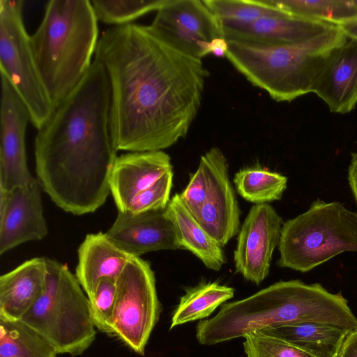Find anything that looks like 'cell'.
I'll use <instances>...</instances> for the list:
<instances>
[{"label": "cell", "instance_id": "1", "mask_svg": "<svg viewBox=\"0 0 357 357\" xmlns=\"http://www.w3.org/2000/svg\"><path fill=\"white\" fill-rule=\"evenodd\" d=\"M95 59L109 78L118 150L162 151L187 135L209 76L202 60L171 47L149 25L134 23L104 31Z\"/></svg>", "mask_w": 357, "mask_h": 357}, {"label": "cell", "instance_id": "2", "mask_svg": "<svg viewBox=\"0 0 357 357\" xmlns=\"http://www.w3.org/2000/svg\"><path fill=\"white\" fill-rule=\"evenodd\" d=\"M37 130V180L52 202L76 215L103 205L111 193L110 175L119 150L112 126L109 81L100 61H93Z\"/></svg>", "mask_w": 357, "mask_h": 357}, {"label": "cell", "instance_id": "3", "mask_svg": "<svg viewBox=\"0 0 357 357\" xmlns=\"http://www.w3.org/2000/svg\"><path fill=\"white\" fill-rule=\"evenodd\" d=\"M352 312L341 292L333 294L319 283L280 281L241 300L222 305L213 318L200 321L196 337L213 345L272 326L303 322L349 327Z\"/></svg>", "mask_w": 357, "mask_h": 357}, {"label": "cell", "instance_id": "4", "mask_svg": "<svg viewBox=\"0 0 357 357\" xmlns=\"http://www.w3.org/2000/svg\"><path fill=\"white\" fill-rule=\"evenodd\" d=\"M91 1L50 0L30 46L54 107L79 83L92 64L98 42Z\"/></svg>", "mask_w": 357, "mask_h": 357}, {"label": "cell", "instance_id": "5", "mask_svg": "<svg viewBox=\"0 0 357 357\" xmlns=\"http://www.w3.org/2000/svg\"><path fill=\"white\" fill-rule=\"evenodd\" d=\"M348 37L339 26L307 41L268 45L227 40L225 56L252 85L277 102H291L310 93L312 85L332 54Z\"/></svg>", "mask_w": 357, "mask_h": 357}, {"label": "cell", "instance_id": "6", "mask_svg": "<svg viewBox=\"0 0 357 357\" xmlns=\"http://www.w3.org/2000/svg\"><path fill=\"white\" fill-rule=\"evenodd\" d=\"M20 321L39 334L56 354L80 355L96 338L87 296L68 266L50 259H47L44 290Z\"/></svg>", "mask_w": 357, "mask_h": 357}, {"label": "cell", "instance_id": "7", "mask_svg": "<svg viewBox=\"0 0 357 357\" xmlns=\"http://www.w3.org/2000/svg\"><path fill=\"white\" fill-rule=\"evenodd\" d=\"M278 265L307 272L344 252H357V212L317 199L283 223Z\"/></svg>", "mask_w": 357, "mask_h": 357}, {"label": "cell", "instance_id": "8", "mask_svg": "<svg viewBox=\"0 0 357 357\" xmlns=\"http://www.w3.org/2000/svg\"><path fill=\"white\" fill-rule=\"evenodd\" d=\"M23 1H0V69L26 105L38 130L54 105L40 76L23 21Z\"/></svg>", "mask_w": 357, "mask_h": 357}, {"label": "cell", "instance_id": "9", "mask_svg": "<svg viewBox=\"0 0 357 357\" xmlns=\"http://www.w3.org/2000/svg\"><path fill=\"white\" fill-rule=\"evenodd\" d=\"M161 310L149 263L132 256L116 279L110 335L116 336L135 353L144 355Z\"/></svg>", "mask_w": 357, "mask_h": 357}, {"label": "cell", "instance_id": "10", "mask_svg": "<svg viewBox=\"0 0 357 357\" xmlns=\"http://www.w3.org/2000/svg\"><path fill=\"white\" fill-rule=\"evenodd\" d=\"M149 26L162 40L191 57L225 56L222 24L204 1L167 0Z\"/></svg>", "mask_w": 357, "mask_h": 357}, {"label": "cell", "instance_id": "11", "mask_svg": "<svg viewBox=\"0 0 357 357\" xmlns=\"http://www.w3.org/2000/svg\"><path fill=\"white\" fill-rule=\"evenodd\" d=\"M29 111L5 76L1 74L0 191L8 192L33 181L26 153Z\"/></svg>", "mask_w": 357, "mask_h": 357}, {"label": "cell", "instance_id": "12", "mask_svg": "<svg viewBox=\"0 0 357 357\" xmlns=\"http://www.w3.org/2000/svg\"><path fill=\"white\" fill-rule=\"evenodd\" d=\"M283 223L270 204L251 207L238 231L234 252L236 271L244 279L259 284L268 276Z\"/></svg>", "mask_w": 357, "mask_h": 357}, {"label": "cell", "instance_id": "13", "mask_svg": "<svg viewBox=\"0 0 357 357\" xmlns=\"http://www.w3.org/2000/svg\"><path fill=\"white\" fill-rule=\"evenodd\" d=\"M36 178L8 192L0 191V255L47 234L40 192Z\"/></svg>", "mask_w": 357, "mask_h": 357}, {"label": "cell", "instance_id": "14", "mask_svg": "<svg viewBox=\"0 0 357 357\" xmlns=\"http://www.w3.org/2000/svg\"><path fill=\"white\" fill-rule=\"evenodd\" d=\"M107 238L130 256L181 249L175 227L166 208L141 213L118 211Z\"/></svg>", "mask_w": 357, "mask_h": 357}, {"label": "cell", "instance_id": "15", "mask_svg": "<svg viewBox=\"0 0 357 357\" xmlns=\"http://www.w3.org/2000/svg\"><path fill=\"white\" fill-rule=\"evenodd\" d=\"M315 93L331 112L347 114L357 103V39L348 38L330 56L314 81Z\"/></svg>", "mask_w": 357, "mask_h": 357}, {"label": "cell", "instance_id": "16", "mask_svg": "<svg viewBox=\"0 0 357 357\" xmlns=\"http://www.w3.org/2000/svg\"><path fill=\"white\" fill-rule=\"evenodd\" d=\"M172 170L171 158L163 151L129 152L117 156L109 188L118 211L126 212L135 195Z\"/></svg>", "mask_w": 357, "mask_h": 357}, {"label": "cell", "instance_id": "17", "mask_svg": "<svg viewBox=\"0 0 357 357\" xmlns=\"http://www.w3.org/2000/svg\"><path fill=\"white\" fill-rule=\"evenodd\" d=\"M334 24L305 19L284 11L245 25L224 27L226 40L268 45L298 44L321 34Z\"/></svg>", "mask_w": 357, "mask_h": 357}, {"label": "cell", "instance_id": "18", "mask_svg": "<svg viewBox=\"0 0 357 357\" xmlns=\"http://www.w3.org/2000/svg\"><path fill=\"white\" fill-rule=\"evenodd\" d=\"M47 258L25 261L0 277V319L20 321L41 296L45 285Z\"/></svg>", "mask_w": 357, "mask_h": 357}, {"label": "cell", "instance_id": "19", "mask_svg": "<svg viewBox=\"0 0 357 357\" xmlns=\"http://www.w3.org/2000/svg\"><path fill=\"white\" fill-rule=\"evenodd\" d=\"M132 256L119 248L101 231L87 234L78 248L75 277L89 300L103 278L116 280Z\"/></svg>", "mask_w": 357, "mask_h": 357}, {"label": "cell", "instance_id": "20", "mask_svg": "<svg viewBox=\"0 0 357 357\" xmlns=\"http://www.w3.org/2000/svg\"><path fill=\"white\" fill-rule=\"evenodd\" d=\"M166 211L175 227L181 249L192 252L208 268L220 270L226 261L222 247L201 227L179 194L170 199Z\"/></svg>", "mask_w": 357, "mask_h": 357}, {"label": "cell", "instance_id": "21", "mask_svg": "<svg viewBox=\"0 0 357 357\" xmlns=\"http://www.w3.org/2000/svg\"><path fill=\"white\" fill-rule=\"evenodd\" d=\"M194 217L221 247L238 233L240 209L229 176L222 181Z\"/></svg>", "mask_w": 357, "mask_h": 357}, {"label": "cell", "instance_id": "22", "mask_svg": "<svg viewBox=\"0 0 357 357\" xmlns=\"http://www.w3.org/2000/svg\"><path fill=\"white\" fill-rule=\"evenodd\" d=\"M259 331L282 339L315 357H335L349 332L316 322L272 326Z\"/></svg>", "mask_w": 357, "mask_h": 357}, {"label": "cell", "instance_id": "23", "mask_svg": "<svg viewBox=\"0 0 357 357\" xmlns=\"http://www.w3.org/2000/svg\"><path fill=\"white\" fill-rule=\"evenodd\" d=\"M227 176L226 157L219 148H211L201 157L198 168L191 176L186 188L179 194L193 216Z\"/></svg>", "mask_w": 357, "mask_h": 357}, {"label": "cell", "instance_id": "24", "mask_svg": "<svg viewBox=\"0 0 357 357\" xmlns=\"http://www.w3.org/2000/svg\"><path fill=\"white\" fill-rule=\"evenodd\" d=\"M232 287L218 282H203L186 290L174 310L170 329L209 317L223 303L233 298Z\"/></svg>", "mask_w": 357, "mask_h": 357}, {"label": "cell", "instance_id": "25", "mask_svg": "<svg viewBox=\"0 0 357 357\" xmlns=\"http://www.w3.org/2000/svg\"><path fill=\"white\" fill-rule=\"evenodd\" d=\"M54 348L21 321L0 319V357H56Z\"/></svg>", "mask_w": 357, "mask_h": 357}, {"label": "cell", "instance_id": "26", "mask_svg": "<svg viewBox=\"0 0 357 357\" xmlns=\"http://www.w3.org/2000/svg\"><path fill=\"white\" fill-rule=\"evenodd\" d=\"M293 15L340 26L357 18L352 0H268Z\"/></svg>", "mask_w": 357, "mask_h": 357}, {"label": "cell", "instance_id": "27", "mask_svg": "<svg viewBox=\"0 0 357 357\" xmlns=\"http://www.w3.org/2000/svg\"><path fill=\"white\" fill-rule=\"evenodd\" d=\"M233 181L238 193L255 204L280 199L287 184L285 176L254 167L239 170Z\"/></svg>", "mask_w": 357, "mask_h": 357}, {"label": "cell", "instance_id": "28", "mask_svg": "<svg viewBox=\"0 0 357 357\" xmlns=\"http://www.w3.org/2000/svg\"><path fill=\"white\" fill-rule=\"evenodd\" d=\"M220 22L222 28L250 24L258 19L278 15L283 10L268 0H203Z\"/></svg>", "mask_w": 357, "mask_h": 357}, {"label": "cell", "instance_id": "29", "mask_svg": "<svg viewBox=\"0 0 357 357\" xmlns=\"http://www.w3.org/2000/svg\"><path fill=\"white\" fill-rule=\"evenodd\" d=\"M167 0L91 1L98 21L114 26L132 23L150 12L157 11Z\"/></svg>", "mask_w": 357, "mask_h": 357}, {"label": "cell", "instance_id": "30", "mask_svg": "<svg viewBox=\"0 0 357 357\" xmlns=\"http://www.w3.org/2000/svg\"><path fill=\"white\" fill-rule=\"evenodd\" d=\"M243 337L246 357H315L282 339L260 331Z\"/></svg>", "mask_w": 357, "mask_h": 357}, {"label": "cell", "instance_id": "31", "mask_svg": "<svg viewBox=\"0 0 357 357\" xmlns=\"http://www.w3.org/2000/svg\"><path fill=\"white\" fill-rule=\"evenodd\" d=\"M116 293V280L103 278L99 281L93 297L89 299L91 314L95 327L110 335Z\"/></svg>", "mask_w": 357, "mask_h": 357}, {"label": "cell", "instance_id": "32", "mask_svg": "<svg viewBox=\"0 0 357 357\" xmlns=\"http://www.w3.org/2000/svg\"><path fill=\"white\" fill-rule=\"evenodd\" d=\"M173 170L168 172L152 185L135 195L126 212L141 213L167 208L170 201Z\"/></svg>", "mask_w": 357, "mask_h": 357}, {"label": "cell", "instance_id": "33", "mask_svg": "<svg viewBox=\"0 0 357 357\" xmlns=\"http://www.w3.org/2000/svg\"><path fill=\"white\" fill-rule=\"evenodd\" d=\"M335 357H357V328L347 333Z\"/></svg>", "mask_w": 357, "mask_h": 357}, {"label": "cell", "instance_id": "34", "mask_svg": "<svg viewBox=\"0 0 357 357\" xmlns=\"http://www.w3.org/2000/svg\"><path fill=\"white\" fill-rule=\"evenodd\" d=\"M348 181L357 203V152L351 154V160L348 170Z\"/></svg>", "mask_w": 357, "mask_h": 357}, {"label": "cell", "instance_id": "35", "mask_svg": "<svg viewBox=\"0 0 357 357\" xmlns=\"http://www.w3.org/2000/svg\"><path fill=\"white\" fill-rule=\"evenodd\" d=\"M339 26L348 38L357 39V18Z\"/></svg>", "mask_w": 357, "mask_h": 357}, {"label": "cell", "instance_id": "36", "mask_svg": "<svg viewBox=\"0 0 357 357\" xmlns=\"http://www.w3.org/2000/svg\"><path fill=\"white\" fill-rule=\"evenodd\" d=\"M352 1L354 3V5L356 6V7L357 8V0H352Z\"/></svg>", "mask_w": 357, "mask_h": 357}]
</instances>
